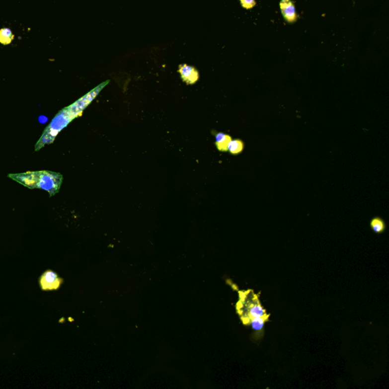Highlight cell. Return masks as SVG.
Listing matches in <instances>:
<instances>
[{
  "instance_id": "6da1fadb",
  "label": "cell",
  "mask_w": 389,
  "mask_h": 389,
  "mask_svg": "<svg viewBox=\"0 0 389 389\" xmlns=\"http://www.w3.org/2000/svg\"><path fill=\"white\" fill-rule=\"evenodd\" d=\"M110 81H107L99 84L97 87L90 90V92L87 93L79 100L75 102L72 105L60 110L56 115L53 120L50 122V124L45 128L41 138L37 141L35 145V152L41 150L47 145L52 144L55 140L57 135L64 128L67 127L69 123H71L74 119L77 118L78 116H81L83 110L90 104V102L97 97V94Z\"/></svg>"
},
{
  "instance_id": "7a4b0ae2",
  "label": "cell",
  "mask_w": 389,
  "mask_h": 389,
  "mask_svg": "<svg viewBox=\"0 0 389 389\" xmlns=\"http://www.w3.org/2000/svg\"><path fill=\"white\" fill-rule=\"evenodd\" d=\"M8 176L29 189H41L47 191L50 196H55L58 193L63 180L61 173L50 170L10 173Z\"/></svg>"
},
{
  "instance_id": "3957f363",
  "label": "cell",
  "mask_w": 389,
  "mask_h": 389,
  "mask_svg": "<svg viewBox=\"0 0 389 389\" xmlns=\"http://www.w3.org/2000/svg\"><path fill=\"white\" fill-rule=\"evenodd\" d=\"M259 294H255L252 290L239 291V301L236 304V312L240 316L244 325H249L255 318H269L270 314L266 312L259 301Z\"/></svg>"
},
{
  "instance_id": "277c9868",
  "label": "cell",
  "mask_w": 389,
  "mask_h": 389,
  "mask_svg": "<svg viewBox=\"0 0 389 389\" xmlns=\"http://www.w3.org/2000/svg\"><path fill=\"white\" fill-rule=\"evenodd\" d=\"M61 278H59L57 273L53 271H47L44 272L41 277L40 284H41V288L44 291H53L57 290L60 288L61 285Z\"/></svg>"
},
{
  "instance_id": "5b68a950",
  "label": "cell",
  "mask_w": 389,
  "mask_h": 389,
  "mask_svg": "<svg viewBox=\"0 0 389 389\" xmlns=\"http://www.w3.org/2000/svg\"><path fill=\"white\" fill-rule=\"evenodd\" d=\"M279 5L283 18L287 22L293 24L299 19V15L297 14L293 0H281Z\"/></svg>"
},
{
  "instance_id": "8992f818",
  "label": "cell",
  "mask_w": 389,
  "mask_h": 389,
  "mask_svg": "<svg viewBox=\"0 0 389 389\" xmlns=\"http://www.w3.org/2000/svg\"><path fill=\"white\" fill-rule=\"evenodd\" d=\"M178 73L186 84H194L199 81V71L194 67H191L187 64L179 65Z\"/></svg>"
},
{
  "instance_id": "52a82bcc",
  "label": "cell",
  "mask_w": 389,
  "mask_h": 389,
  "mask_svg": "<svg viewBox=\"0 0 389 389\" xmlns=\"http://www.w3.org/2000/svg\"><path fill=\"white\" fill-rule=\"evenodd\" d=\"M232 140V137L230 135L223 133H218L215 135V146L219 152H228V145Z\"/></svg>"
},
{
  "instance_id": "ba28073f",
  "label": "cell",
  "mask_w": 389,
  "mask_h": 389,
  "mask_svg": "<svg viewBox=\"0 0 389 389\" xmlns=\"http://www.w3.org/2000/svg\"><path fill=\"white\" fill-rule=\"evenodd\" d=\"M245 149V143L239 139H232L228 145V152L232 155H239Z\"/></svg>"
},
{
  "instance_id": "9c48e42d",
  "label": "cell",
  "mask_w": 389,
  "mask_h": 389,
  "mask_svg": "<svg viewBox=\"0 0 389 389\" xmlns=\"http://www.w3.org/2000/svg\"><path fill=\"white\" fill-rule=\"evenodd\" d=\"M370 227L375 233H381L386 230V223L381 218L376 217L373 218L370 222Z\"/></svg>"
},
{
  "instance_id": "30bf717a",
  "label": "cell",
  "mask_w": 389,
  "mask_h": 389,
  "mask_svg": "<svg viewBox=\"0 0 389 389\" xmlns=\"http://www.w3.org/2000/svg\"><path fill=\"white\" fill-rule=\"evenodd\" d=\"M14 39V34L9 28H2L0 29V44L8 45L11 43Z\"/></svg>"
},
{
  "instance_id": "8fae6325",
  "label": "cell",
  "mask_w": 389,
  "mask_h": 389,
  "mask_svg": "<svg viewBox=\"0 0 389 389\" xmlns=\"http://www.w3.org/2000/svg\"><path fill=\"white\" fill-rule=\"evenodd\" d=\"M268 321V318H255V319H253L252 320V321H251L250 324H249V325H250L251 326H252V329L255 330V331H258V332H260V331H262V329H263V327H264V325H265V323Z\"/></svg>"
},
{
  "instance_id": "7c38bea8",
  "label": "cell",
  "mask_w": 389,
  "mask_h": 389,
  "mask_svg": "<svg viewBox=\"0 0 389 389\" xmlns=\"http://www.w3.org/2000/svg\"><path fill=\"white\" fill-rule=\"evenodd\" d=\"M242 8L245 9H251L256 5L255 0H239Z\"/></svg>"
}]
</instances>
